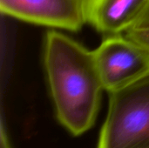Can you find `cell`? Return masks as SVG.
I'll use <instances>...</instances> for the list:
<instances>
[{
    "label": "cell",
    "mask_w": 149,
    "mask_h": 148,
    "mask_svg": "<svg viewBox=\"0 0 149 148\" xmlns=\"http://www.w3.org/2000/svg\"><path fill=\"white\" fill-rule=\"evenodd\" d=\"M44 66L59 122L79 135L94 124L105 91L93 51L51 30L44 44Z\"/></svg>",
    "instance_id": "cell-1"
},
{
    "label": "cell",
    "mask_w": 149,
    "mask_h": 148,
    "mask_svg": "<svg viewBox=\"0 0 149 148\" xmlns=\"http://www.w3.org/2000/svg\"><path fill=\"white\" fill-rule=\"evenodd\" d=\"M108 94L98 148H148L149 72Z\"/></svg>",
    "instance_id": "cell-2"
},
{
    "label": "cell",
    "mask_w": 149,
    "mask_h": 148,
    "mask_svg": "<svg viewBox=\"0 0 149 148\" xmlns=\"http://www.w3.org/2000/svg\"><path fill=\"white\" fill-rule=\"evenodd\" d=\"M93 51L107 92L131 83L149 72V52L125 34L104 37Z\"/></svg>",
    "instance_id": "cell-3"
},
{
    "label": "cell",
    "mask_w": 149,
    "mask_h": 148,
    "mask_svg": "<svg viewBox=\"0 0 149 148\" xmlns=\"http://www.w3.org/2000/svg\"><path fill=\"white\" fill-rule=\"evenodd\" d=\"M89 0H0V10L13 18L72 32L87 23Z\"/></svg>",
    "instance_id": "cell-4"
},
{
    "label": "cell",
    "mask_w": 149,
    "mask_h": 148,
    "mask_svg": "<svg viewBox=\"0 0 149 148\" xmlns=\"http://www.w3.org/2000/svg\"><path fill=\"white\" fill-rule=\"evenodd\" d=\"M148 3L149 0H89L87 23L104 37L124 34Z\"/></svg>",
    "instance_id": "cell-5"
},
{
    "label": "cell",
    "mask_w": 149,
    "mask_h": 148,
    "mask_svg": "<svg viewBox=\"0 0 149 148\" xmlns=\"http://www.w3.org/2000/svg\"><path fill=\"white\" fill-rule=\"evenodd\" d=\"M124 34L133 41L141 45L149 52V28L129 29Z\"/></svg>",
    "instance_id": "cell-6"
},
{
    "label": "cell",
    "mask_w": 149,
    "mask_h": 148,
    "mask_svg": "<svg viewBox=\"0 0 149 148\" xmlns=\"http://www.w3.org/2000/svg\"><path fill=\"white\" fill-rule=\"evenodd\" d=\"M149 28V3L134 23L131 29H147Z\"/></svg>",
    "instance_id": "cell-7"
},
{
    "label": "cell",
    "mask_w": 149,
    "mask_h": 148,
    "mask_svg": "<svg viewBox=\"0 0 149 148\" xmlns=\"http://www.w3.org/2000/svg\"><path fill=\"white\" fill-rule=\"evenodd\" d=\"M0 148H11L3 122L1 124V131H0Z\"/></svg>",
    "instance_id": "cell-8"
},
{
    "label": "cell",
    "mask_w": 149,
    "mask_h": 148,
    "mask_svg": "<svg viewBox=\"0 0 149 148\" xmlns=\"http://www.w3.org/2000/svg\"><path fill=\"white\" fill-rule=\"evenodd\" d=\"M148 148H149V147H148Z\"/></svg>",
    "instance_id": "cell-9"
}]
</instances>
